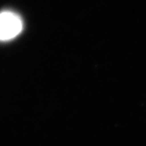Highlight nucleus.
Returning <instances> with one entry per match:
<instances>
[{"instance_id":"f257e3e1","label":"nucleus","mask_w":146,"mask_h":146,"mask_svg":"<svg viewBox=\"0 0 146 146\" xmlns=\"http://www.w3.org/2000/svg\"><path fill=\"white\" fill-rule=\"evenodd\" d=\"M23 29L19 15L11 11L0 12V41H9L18 36Z\"/></svg>"}]
</instances>
